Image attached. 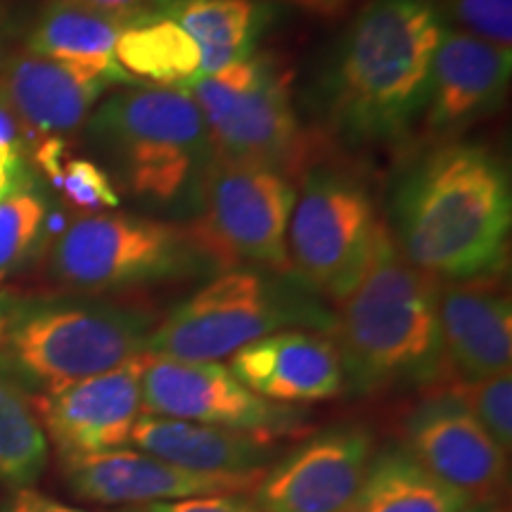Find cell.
<instances>
[{
  "label": "cell",
  "mask_w": 512,
  "mask_h": 512,
  "mask_svg": "<svg viewBox=\"0 0 512 512\" xmlns=\"http://www.w3.org/2000/svg\"><path fill=\"white\" fill-rule=\"evenodd\" d=\"M411 456L472 503H501L508 484V453L467 411L451 387L422 399L403 420Z\"/></svg>",
  "instance_id": "4fadbf2b"
},
{
  "label": "cell",
  "mask_w": 512,
  "mask_h": 512,
  "mask_svg": "<svg viewBox=\"0 0 512 512\" xmlns=\"http://www.w3.org/2000/svg\"><path fill=\"white\" fill-rule=\"evenodd\" d=\"M280 330L332 335L335 313L292 275L268 268H233L166 313L147 337L145 354L221 361Z\"/></svg>",
  "instance_id": "5b68a950"
},
{
  "label": "cell",
  "mask_w": 512,
  "mask_h": 512,
  "mask_svg": "<svg viewBox=\"0 0 512 512\" xmlns=\"http://www.w3.org/2000/svg\"><path fill=\"white\" fill-rule=\"evenodd\" d=\"M373 453V434L363 425L313 434L268 467L252 505L261 512H349Z\"/></svg>",
  "instance_id": "7c38bea8"
},
{
  "label": "cell",
  "mask_w": 512,
  "mask_h": 512,
  "mask_svg": "<svg viewBox=\"0 0 512 512\" xmlns=\"http://www.w3.org/2000/svg\"><path fill=\"white\" fill-rule=\"evenodd\" d=\"M209 254L190 226L136 214L81 216L55 242L53 278L67 290L114 292L207 273Z\"/></svg>",
  "instance_id": "52a82bcc"
},
{
  "label": "cell",
  "mask_w": 512,
  "mask_h": 512,
  "mask_svg": "<svg viewBox=\"0 0 512 512\" xmlns=\"http://www.w3.org/2000/svg\"><path fill=\"white\" fill-rule=\"evenodd\" d=\"M114 60L128 79L162 88H190L200 79V48L171 17H140L121 31Z\"/></svg>",
  "instance_id": "cb8c5ba5"
},
{
  "label": "cell",
  "mask_w": 512,
  "mask_h": 512,
  "mask_svg": "<svg viewBox=\"0 0 512 512\" xmlns=\"http://www.w3.org/2000/svg\"><path fill=\"white\" fill-rule=\"evenodd\" d=\"M174 22L200 48V79L249 60L266 10L259 0H181Z\"/></svg>",
  "instance_id": "603a6c76"
},
{
  "label": "cell",
  "mask_w": 512,
  "mask_h": 512,
  "mask_svg": "<svg viewBox=\"0 0 512 512\" xmlns=\"http://www.w3.org/2000/svg\"><path fill=\"white\" fill-rule=\"evenodd\" d=\"M128 441L147 456L200 475L266 472L278 460L275 439L150 413L140 415Z\"/></svg>",
  "instance_id": "ffe728a7"
},
{
  "label": "cell",
  "mask_w": 512,
  "mask_h": 512,
  "mask_svg": "<svg viewBox=\"0 0 512 512\" xmlns=\"http://www.w3.org/2000/svg\"><path fill=\"white\" fill-rule=\"evenodd\" d=\"M451 10L467 34L503 50L512 48V0H451Z\"/></svg>",
  "instance_id": "f1b7e54d"
},
{
  "label": "cell",
  "mask_w": 512,
  "mask_h": 512,
  "mask_svg": "<svg viewBox=\"0 0 512 512\" xmlns=\"http://www.w3.org/2000/svg\"><path fill=\"white\" fill-rule=\"evenodd\" d=\"M377 223L361 183L342 171H309L287 223L292 275L313 294L339 304L366 271Z\"/></svg>",
  "instance_id": "30bf717a"
},
{
  "label": "cell",
  "mask_w": 512,
  "mask_h": 512,
  "mask_svg": "<svg viewBox=\"0 0 512 512\" xmlns=\"http://www.w3.org/2000/svg\"><path fill=\"white\" fill-rule=\"evenodd\" d=\"M441 31L432 0H370L339 43L320 88L332 131L351 145L406 136L427 105Z\"/></svg>",
  "instance_id": "7a4b0ae2"
},
{
  "label": "cell",
  "mask_w": 512,
  "mask_h": 512,
  "mask_svg": "<svg viewBox=\"0 0 512 512\" xmlns=\"http://www.w3.org/2000/svg\"><path fill=\"white\" fill-rule=\"evenodd\" d=\"M0 150H24V128L0 88Z\"/></svg>",
  "instance_id": "836d02e7"
},
{
  "label": "cell",
  "mask_w": 512,
  "mask_h": 512,
  "mask_svg": "<svg viewBox=\"0 0 512 512\" xmlns=\"http://www.w3.org/2000/svg\"><path fill=\"white\" fill-rule=\"evenodd\" d=\"M510 221L508 169L477 145H444L425 155L394 195L396 247L408 264L437 280L501 271Z\"/></svg>",
  "instance_id": "6da1fadb"
},
{
  "label": "cell",
  "mask_w": 512,
  "mask_h": 512,
  "mask_svg": "<svg viewBox=\"0 0 512 512\" xmlns=\"http://www.w3.org/2000/svg\"><path fill=\"white\" fill-rule=\"evenodd\" d=\"M512 50H503L467 31H441L432 57L427 121L434 131L456 133L494 112L508 91Z\"/></svg>",
  "instance_id": "ac0fdd59"
},
{
  "label": "cell",
  "mask_w": 512,
  "mask_h": 512,
  "mask_svg": "<svg viewBox=\"0 0 512 512\" xmlns=\"http://www.w3.org/2000/svg\"><path fill=\"white\" fill-rule=\"evenodd\" d=\"M463 512H503L501 503H472Z\"/></svg>",
  "instance_id": "e575fe53"
},
{
  "label": "cell",
  "mask_w": 512,
  "mask_h": 512,
  "mask_svg": "<svg viewBox=\"0 0 512 512\" xmlns=\"http://www.w3.org/2000/svg\"><path fill=\"white\" fill-rule=\"evenodd\" d=\"M470 498L427 472L401 444L373 453L349 512H463Z\"/></svg>",
  "instance_id": "7402d4cb"
},
{
  "label": "cell",
  "mask_w": 512,
  "mask_h": 512,
  "mask_svg": "<svg viewBox=\"0 0 512 512\" xmlns=\"http://www.w3.org/2000/svg\"><path fill=\"white\" fill-rule=\"evenodd\" d=\"M140 354L107 373L64 384L36 396L34 408L60 458L93 456L128 444L143 415Z\"/></svg>",
  "instance_id": "5bb4252c"
},
{
  "label": "cell",
  "mask_w": 512,
  "mask_h": 512,
  "mask_svg": "<svg viewBox=\"0 0 512 512\" xmlns=\"http://www.w3.org/2000/svg\"><path fill=\"white\" fill-rule=\"evenodd\" d=\"M439 280L408 264L380 221L358 285L339 302L335 339L344 389L368 396L425 387L446 368L437 320Z\"/></svg>",
  "instance_id": "3957f363"
},
{
  "label": "cell",
  "mask_w": 512,
  "mask_h": 512,
  "mask_svg": "<svg viewBox=\"0 0 512 512\" xmlns=\"http://www.w3.org/2000/svg\"><path fill=\"white\" fill-rule=\"evenodd\" d=\"M453 392L489 432L503 453L512 448V375L510 370L475 382L453 384Z\"/></svg>",
  "instance_id": "4316f807"
},
{
  "label": "cell",
  "mask_w": 512,
  "mask_h": 512,
  "mask_svg": "<svg viewBox=\"0 0 512 512\" xmlns=\"http://www.w3.org/2000/svg\"><path fill=\"white\" fill-rule=\"evenodd\" d=\"M48 207L34 183L0 202V280L17 271L34 254L46 228Z\"/></svg>",
  "instance_id": "484cf974"
},
{
  "label": "cell",
  "mask_w": 512,
  "mask_h": 512,
  "mask_svg": "<svg viewBox=\"0 0 512 512\" xmlns=\"http://www.w3.org/2000/svg\"><path fill=\"white\" fill-rule=\"evenodd\" d=\"M50 458V441L34 403L10 373L0 368V484L34 489Z\"/></svg>",
  "instance_id": "d4e9b609"
},
{
  "label": "cell",
  "mask_w": 512,
  "mask_h": 512,
  "mask_svg": "<svg viewBox=\"0 0 512 512\" xmlns=\"http://www.w3.org/2000/svg\"><path fill=\"white\" fill-rule=\"evenodd\" d=\"M69 3L81 5V8H91L98 12H107V15H117V17H150V12H145V8L150 3H169V0H69ZM181 0H176V5Z\"/></svg>",
  "instance_id": "d6a6232c"
},
{
  "label": "cell",
  "mask_w": 512,
  "mask_h": 512,
  "mask_svg": "<svg viewBox=\"0 0 512 512\" xmlns=\"http://www.w3.org/2000/svg\"><path fill=\"white\" fill-rule=\"evenodd\" d=\"M60 475L76 498L98 505H152L202 496L252 494L266 472L200 475L131 448L60 458Z\"/></svg>",
  "instance_id": "9a60e30c"
},
{
  "label": "cell",
  "mask_w": 512,
  "mask_h": 512,
  "mask_svg": "<svg viewBox=\"0 0 512 512\" xmlns=\"http://www.w3.org/2000/svg\"><path fill=\"white\" fill-rule=\"evenodd\" d=\"M230 373L273 403H318L344 392L335 339L318 330H280L230 356Z\"/></svg>",
  "instance_id": "2e32d148"
},
{
  "label": "cell",
  "mask_w": 512,
  "mask_h": 512,
  "mask_svg": "<svg viewBox=\"0 0 512 512\" xmlns=\"http://www.w3.org/2000/svg\"><path fill=\"white\" fill-rule=\"evenodd\" d=\"M155 313L95 299H29L5 311L0 363L41 392L107 373L140 354Z\"/></svg>",
  "instance_id": "8992f818"
},
{
  "label": "cell",
  "mask_w": 512,
  "mask_h": 512,
  "mask_svg": "<svg viewBox=\"0 0 512 512\" xmlns=\"http://www.w3.org/2000/svg\"><path fill=\"white\" fill-rule=\"evenodd\" d=\"M5 512H88L72 508V505L55 501V498L38 494L36 489H19L10 498L8 510Z\"/></svg>",
  "instance_id": "1f68e13d"
},
{
  "label": "cell",
  "mask_w": 512,
  "mask_h": 512,
  "mask_svg": "<svg viewBox=\"0 0 512 512\" xmlns=\"http://www.w3.org/2000/svg\"><path fill=\"white\" fill-rule=\"evenodd\" d=\"M112 83L48 57L19 53L5 64L0 88L31 138H60L86 121Z\"/></svg>",
  "instance_id": "d6986e66"
},
{
  "label": "cell",
  "mask_w": 512,
  "mask_h": 512,
  "mask_svg": "<svg viewBox=\"0 0 512 512\" xmlns=\"http://www.w3.org/2000/svg\"><path fill=\"white\" fill-rule=\"evenodd\" d=\"M200 197L202 219L190 228L219 271L259 264L292 275L285 238L297 190L290 176L214 155Z\"/></svg>",
  "instance_id": "9c48e42d"
},
{
  "label": "cell",
  "mask_w": 512,
  "mask_h": 512,
  "mask_svg": "<svg viewBox=\"0 0 512 512\" xmlns=\"http://www.w3.org/2000/svg\"><path fill=\"white\" fill-rule=\"evenodd\" d=\"M31 183L24 150H0V202Z\"/></svg>",
  "instance_id": "4dcf8cb0"
},
{
  "label": "cell",
  "mask_w": 512,
  "mask_h": 512,
  "mask_svg": "<svg viewBox=\"0 0 512 512\" xmlns=\"http://www.w3.org/2000/svg\"><path fill=\"white\" fill-rule=\"evenodd\" d=\"M3 335H5V309L0 306V351H3Z\"/></svg>",
  "instance_id": "d590c367"
},
{
  "label": "cell",
  "mask_w": 512,
  "mask_h": 512,
  "mask_svg": "<svg viewBox=\"0 0 512 512\" xmlns=\"http://www.w3.org/2000/svg\"><path fill=\"white\" fill-rule=\"evenodd\" d=\"M88 133L138 200L171 207L200 197L214 147L188 88L112 93L88 121Z\"/></svg>",
  "instance_id": "277c9868"
},
{
  "label": "cell",
  "mask_w": 512,
  "mask_h": 512,
  "mask_svg": "<svg viewBox=\"0 0 512 512\" xmlns=\"http://www.w3.org/2000/svg\"><path fill=\"white\" fill-rule=\"evenodd\" d=\"M145 512H261L249 501L238 496H202L185 498V501L152 503Z\"/></svg>",
  "instance_id": "f546056e"
},
{
  "label": "cell",
  "mask_w": 512,
  "mask_h": 512,
  "mask_svg": "<svg viewBox=\"0 0 512 512\" xmlns=\"http://www.w3.org/2000/svg\"><path fill=\"white\" fill-rule=\"evenodd\" d=\"M143 408L150 415L275 439L297 434L304 413L261 399L219 361H178L145 354Z\"/></svg>",
  "instance_id": "8fae6325"
},
{
  "label": "cell",
  "mask_w": 512,
  "mask_h": 512,
  "mask_svg": "<svg viewBox=\"0 0 512 512\" xmlns=\"http://www.w3.org/2000/svg\"><path fill=\"white\" fill-rule=\"evenodd\" d=\"M131 22L136 19L81 8L69 0H53L31 31L29 53L110 83H128L131 79L114 60V46Z\"/></svg>",
  "instance_id": "44dd1931"
},
{
  "label": "cell",
  "mask_w": 512,
  "mask_h": 512,
  "mask_svg": "<svg viewBox=\"0 0 512 512\" xmlns=\"http://www.w3.org/2000/svg\"><path fill=\"white\" fill-rule=\"evenodd\" d=\"M214 155L292 176L304 159L290 76L266 57H249L192 83Z\"/></svg>",
  "instance_id": "ba28073f"
},
{
  "label": "cell",
  "mask_w": 512,
  "mask_h": 512,
  "mask_svg": "<svg viewBox=\"0 0 512 512\" xmlns=\"http://www.w3.org/2000/svg\"><path fill=\"white\" fill-rule=\"evenodd\" d=\"M53 183L60 188L64 200L81 211L117 209L121 202L110 174L93 159H64L60 176Z\"/></svg>",
  "instance_id": "83f0119b"
},
{
  "label": "cell",
  "mask_w": 512,
  "mask_h": 512,
  "mask_svg": "<svg viewBox=\"0 0 512 512\" xmlns=\"http://www.w3.org/2000/svg\"><path fill=\"white\" fill-rule=\"evenodd\" d=\"M437 320L444 358L460 382L510 370L512 304L498 280L486 275L439 285Z\"/></svg>",
  "instance_id": "e0dca14e"
}]
</instances>
